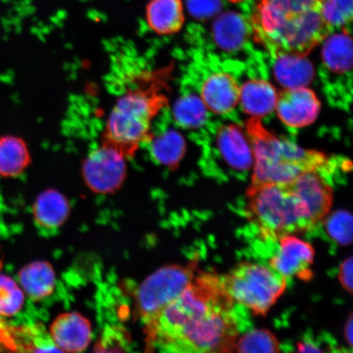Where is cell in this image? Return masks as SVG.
<instances>
[{"label": "cell", "instance_id": "32", "mask_svg": "<svg viewBox=\"0 0 353 353\" xmlns=\"http://www.w3.org/2000/svg\"><path fill=\"white\" fill-rule=\"evenodd\" d=\"M352 270H353V259L352 256L344 260L339 267V279L343 286L348 293L352 294L353 290V280H352Z\"/></svg>", "mask_w": 353, "mask_h": 353}, {"label": "cell", "instance_id": "8", "mask_svg": "<svg viewBox=\"0 0 353 353\" xmlns=\"http://www.w3.org/2000/svg\"><path fill=\"white\" fill-rule=\"evenodd\" d=\"M320 77L331 104L350 108L352 97V42L350 32L336 30L324 39Z\"/></svg>", "mask_w": 353, "mask_h": 353}, {"label": "cell", "instance_id": "23", "mask_svg": "<svg viewBox=\"0 0 353 353\" xmlns=\"http://www.w3.org/2000/svg\"><path fill=\"white\" fill-rule=\"evenodd\" d=\"M21 288L33 300H42L54 292L56 273L48 262L37 261L26 265L19 274Z\"/></svg>", "mask_w": 353, "mask_h": 353}, {"label": "cell", "instance_id": "19", "mask_svg": "<svg viewBox=\"0 0 353 353\" xmlns=\"http://www.w3.org/2000/svg\"><path fill=\"white\" fill-rule=\"evenodd\" d=\"M145 21L157 34L178 33L184 23L182 0H151L145 8Z\"/></svg>", "mask_w": 353, "mask_h": 353}, {"label": "cell", "instance_id": "3", "mask_svg": "<svg viewBox=\"0 0 353 353\" xmlns=\"http://www.w3.org/2000/svg\"><path fill=\"white\" fill-rule=\"evenodd\" d=\"M142 79L117 99L103 132V143L112 145L127 159L148 143L154 134V121L167 105L160 79Z\"/></svg>", "mask_w": 353, "mask_h": 353}, {"label": "cell", "instance_id": "25", "mask_svg": "<svg viewBox=\"0 0 353 353\" xmlns=\"http://www.w3.org/2000/svg\"><path fill=\"white\" fill-rule=\"evenodd\" d=\"M173 117L176 125L186 130L201 131L210 123V110L200 94L192 91L185 92L176 101Z\"/></svg>", "mask_w": 353, "mask_h": 353}, {"label": "cell", "instance_id": "12", "mask_svg": "<svg viewBox=\"0 0 353 353\" xmlns=\"http://www.w3.org/2000/svg\"><path fill=\"white\" fill-rule=\"evenodd\" d=\"M279 241V250L269 261V266L285 278L297 276L303 281L311 280L310 267L315 257L312 245L294 235L281 237Z\"/></svg>", "mask_w": 353, "mask_h": 353}, {"label": "cell", "instance_id": "1", "mask_svg": "<svg viewBox=\"0 0 353 353\" xmlns=\"http://www.w3.org/2000/svg\"><path fill=\"white\" fill-rule=\"evenodd\" d=\"M235 302L215 273L199 272L183 292L144 322L150 352H233Z\"/></svg>", "mask_w": 353, "mask_h": 353}, {"label": "cell", "instance_id": "2", "mask_svg": "<svg viewBox=\"0 0 353 353\" xmlns=\"http://www.w3.org/2000/svg\"><path fill=\"white\" fill-rule=\"evenodd\" d=\"M249 19L255 39L269 54L307 56L332 32L319 0H259Z\"/></svg>", "mask_w": 353, "mask_h": 353}, {"label": "cell", "instance_id": "14", "mask_svg": "<svg viewBox=\"0 0 353 353\" xmlns=\"http://www.w3.org/2000/svg\"><path fill=\"white\" fill-rule=\"evenodd\" d=\"M321 170L304 172L290 182L295 192L305 203L316 224L322 222L330 213L334 199L333 188Z\"/></svg>", "mask_w": 353, "mask_h": 353}, {"label": "cell", "instance_id": "9", "mask_svg": "<svg viewBox=\"0 0 353 353\" xmlns=\"http://www.w3.org/2000/svg\"><path fill=\"white\" fill-rule=\"evenodd\" d=\"M197 262L168 265L149 276L136 294V309L143 322L179 297L196 276Z\"/></svg>", "mask_w": 353, "mask_h": 353}, {"label": "cell", "instance_id": "29", "mask_svg": "<svg viewBox=\"0 0 353 353\" xmlns=\"http://www.w3.org/2000/svg\"><path fill=\"white\" fill-rule=\"evenodd\" d=\"M322 222L328 236L342 246L351 245L352 241L353 219L350 212L339 210L330 213Z\"/></svg>", "mask_w": 353, "mask_h": 353}, {"label": "cell", "instance_id": "7", "mask_svg": "<svg viewBox=\"0 0 353 353\" xmlns=\"http://www.w3.org/2000/svg\"><path fill=\"white\" fill-rule=\"evenodd\" d=\"M201 131L203 157L206 165H217L239 176L252 169V147L239 125L210 122Z\"/></svg>", "mask_w": 353, "mask_h": 353}, {"label": "cell", "instance_id": "18", "mask_svg": "<svg viewBox=\"0 0 353 353\" xmlns=\"http://www.w3.org/2000/svg\"><path fill=\"white\" fill-rule=\"evenodd\" d=\"M277 92L265 79H250L240 87L239 103L243 112L250 117H267L276 109Z\"/></svg>", "mask_w": 353, "mask_h": 353}, {"label": "cell", "instance_id": "16", "mask_svg": "<svg viewBox=\"0 0 353 353\" xmlns=\"http://www.w3.org/2000/svg\"><path fill=\"white\" fill-rule=\"evenodd\" d=\"M50 336L61 352L85 351L92 341L90 321L77 312L63 313L57 317L50 327Z\"/></svg>", "mask_w": 353, "mask_h": 353}, {"label": "cell", "instance_id": "33", "mask_svg": "<svg viewBox=\"0 0 353 353\" xmlns=\"http://www.w3.org/2000/svg\"><path fill=\"white\" fill-rule=\"evenodd\" d=\"M299 352H321V348L311 341L299 342L297 345Z\"/></svg>", "mask_w": 353, "mask_h": 353}, {"label": "cell", "instance_id": "24", "mask_svg": "<svg viewBox=\"0 0 353 353\" xmlns=\"http://www.w3.org/2000/svg\"><path fill=\"white\" fill-rule=\"evenodd\" d=\"M32 163L28 144L19 137L0 138V176L15 178L23 174Z\"/></svg>", "mask_w": 353, "mask_h": 353}, {"label": "cell", "instance_id": "30", "mask_svg": "<svg viewBox=\"0 0 353 353\" xmlns=\"http://www.w3.org/2000/svg\"><path fill=\"white\" fill-rule=\"evenodd\" d=\"M130 338L125 330L112 326L104 330L99 342L97 344L96 352H125L130 347Z\"/></svg>", "mask_w": 353, "mask_h": 353}, {"label": "cell", "instance_id": "26", "mask_svg": "<svg viewBox=\"0 0 353 353\" xmlns=\"http://www.w3.org/2000/svg\"><path fill=\"white\" fill-rule=\"evenodd\" d=\"M322 17L333 32H351L352 0H319Z\"/></svg>", "mask_w": 353, "mask_h": 353}, {"label": "cell", "instance_id": "31", "mask_svg": "<svg viewBox=\"0 0 353 353\" xmlns=\"http://www.w3.org/2000/svg\"><path fill=\"white\" fill-rule=\"evenodd\" d=\"M188 10L197 21H207L223 10V0H186Z\"/></svg>", "mask_w": 353, "mask_h": 353}, {"label": "cell", "instance_id": "20", "mask_svg": "<svg viewBox=\"0 0 353 353\" xmlns=\"http://www.w3.org/2000/svg\"><path fill=\"white\" fill-rule=\"evenodd\" d=\"M70 212L68 198L54 189L42 192L33 206L34 222L48 230H55L63 226L69 217Z\"/></svg>", "mask_w": 353, "mask_h": 353}, {"label": "cell", "instance_id": "10", "mask_svg": "<svg viewBox=\"0 0 353 353\" xmlns=\"http://www.w3.org/2000/svg\"><path fill=\"white\" fill-rule=\"evenodd\" d=\"M202 59L196 72L198 94L211 112L227 114L233 112L239 103L237 79L215 57L203 56Z\"/></svg>", "mask_w": 353, "mask_h": 353}, {"label": "cell", "instance_id": "28", "mask_svg": "<svg viewBox=\"0 0 353 353\" xmlns=\"http://www.w3.org/2000/svg\"><path fill=\"white\" fill-rule=\"evenodd\" d=\"M25 302V293L11 277L0 275V316L17 314Z\"/></svg>", "mask_w": 353, "mask_h": 353}, {"label": "cell", "instance_id": "11", "mask_svg": "<svg viewBox=\"0 0 353 353\" xmlns=\"http://www.w3.org/2000/svg\"><path fill=\"white\" fill-rule=\"evenodd\" d=\"M128 159L118 150L101 143L88 154L82 165L83 180L91 191L99 194L117 192L127 176Z\"/></svg>", "mask_w": 353, "mask_h": 353}, {"label": "cell", "instance_id": "15", "mask_svg": "<svg viewBox=\"0 0 353 353\" xmlns=\"http://www.w3.org/2000/svg\"><path fill=\"white\" fill-rule=\"evenodd\" d=\"M252 34L250 19L240 12H226L212 24L210 37L219 50L235 54L249 46Z\"/></svg>", "mask_w": 353, "mask_h": 353}, {"label": "cell", "instance_id": "34", "mask_svg": "<svg viewBox=\"0 0 353 353\" xmlns=\"http://www.w3.org/2000/svg\"><path fill=\"white\" fill-rule=\"evenodd\" d=\"M353 316L352 313L348 317L345 328H344V336L350 347H352L353 341Z\"/></svg>", "mask_w": 353, "mask_h": 353}, {"label": "cell", "instance_id": "13", "mask_svg": "<svg viewBox=\"0 0 353 353\" xmlns=\"http://www.w3.org/2000/svg\"><path fill=\"white\" fill-rule=\"evenodd\" d=\"M320 108L315 92L306 87L284 90L278 94L276 104L280 120L293 129L311 125L319 116Z\"/></svg>", "mask_w": 353, "mask_h": 353}, {"label": "cell", "instance_id": "27", "mask_svg": "<svg viewBox=\"0 0 353 353\" xmlns=\"http://www.w3.org/2000/svg\"><path fill=\"white\" fill-rule=\"evenodd\" d=\"M236 352H281V343L271 331L257 329L237 339Z\"/></svg>", "mask_w": 353, "mask_h": 353}, {"label": "cell", "instance_id": "5", "mask_svg": "<svg viewBox=\"0 0 353 353\" xmlns=\"http://www.w3.org/2000/svg\"><path fill=\"white\" fill-rule=\"evenodd\" d=\"M246 197L249 219L264 239L280 240L316 225L290 183L251 184Z\"/></svg>", "mask_w": 353, "mask_h": 353}, {"label": "cell", "instance_id": "22", "mask_svg": "<svg viewBox=\"0 0 353 353\" xmlns=\"http://www.w3.org/2000/svg\"><path fill=\"white\" fill-rule=\"evenodd\" d=\"M148 143L152 160L171 170L176 169L186 152L183 136L174 129L163 130L158 134L154 132Z\"/></svg>", "mask_w": 353, "mask_h": 353}, {"label": "cell", "instance_id": "17", "mask_svg": "<svg viewBox=\"0 0 353 353\" xmlns=\"http://www.w3.org/2000/svg\"><path fill=\"white\" fill-rule=\"evenodd\" d=\"M276 81L285 90L306 87L314 77L315 70L306 56L285 52L269 54Z\"/></svg>", "mask_w": 353, "mask_h": 353}, {"label": "cell", "instance_id": "6", "mask_svg": "<svg viewBox=\"0 0 353 353\" xmlns=\"http://www.w3.org/2000/svg\"><path fill=\"white\" fill-rule=\"evenodd\" d=\"M234 302L265 316L287 288V278L270 266L242 262L221 276Z\"/></svg>", "mask_w": 353, "mask_h": 353}, {"label": "cell", "instance_id": "4", "mask_svg": "<svg viewBox=\"0 0 353 353\" xmlns=\"http://www.w3.org/2000/svg\"><path fill=\"white\" fill-rule=\"evenodd\" d=\"M246 127L254 157L251 184L290 183L304 172L322 169L328 161L323 153L272 134L259 118H251Z\"/></svg>", "mask_w": 353, "mask_h": 353}, {"label": "cell", "instance_id": "35", "mask_svg": "<svg viewBox=\"0 0 353 353\" xmlns=\"http://www.w3.org/2000/svg\"><path fill=\"white\" fill-rule=\"evenodd\" d=\"M229 1L233 2V3H237L241 2L242 0H229Z\"/></svg>", "mask_w": 353, "mask_h": 353}, {"label": "cell", "instance_id": "21", "mask_svg": "<svg viewBox=\"0 0 353 353\" xmlns=\"http://www.w3.org/2000/svg\"><path fill=\"white\" fill-rule=\"evenodd\" d=\"M0 341L14 351L61 352L43 326L30 325L4 329Z\"/></svg>", "mask_w": 353, "mask_h": 353}]
</instances>
